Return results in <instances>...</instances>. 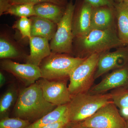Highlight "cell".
I'll return each mask as SVG.
<instances>
[{
	"instance_id": "4",
	"label": "cell",
	"mask_w": 128,
	"mask_h": 128,
	"mask_svg": "<svg viewBox=\"0 0 128 128\" xmlns=\"http://www.w3.org/2000/svg\"><path fill=\"white\" fill-rule=\"evenodd\" d=\"M86 58L52 52L40 65L41 78L48 80H68L73 70Z\"/></svg>"
},
{
	"instance_id": "15",
	"label": "cell",
	"mask_w": 128,
	"mask_h": 128,
	"mask_svg": "<svg viewBox=\"0 0 128 128\" xmlns=\"http://www.w3.org/2000/svg\"><path fill=\"white\" fill-rule=\"evenodd\" d=\"M30 18L32 20L31 36L44 38L50 41L56 32L57 24L37 16H32Z\"/></svg>"
},
{
	"instance_id": "32",
	"label": "cell",
	"mask_w": 128,
	"mask_h": 128,
	"mask_svg": "<svg viewBox=\"0 0 128 128\" xmlns=\"http://www.w3.org/2000/svg\"><path fill=\"white\" fill-rule=\"evenodd\" d=\"M126 124H127V127H126V128H128V121H126Z\"/></svg>"
},
{
	"instance_id": "18",
	"label": "cell",
	"mask_w": 128,
	"mask_h": 128,
	"mask_svg": "<svg viewBox=\"0 0 128 128\" xmlns=\"http://www.w3.org/2000/svg\"><path fill=\"white\" fill-rule=\"evenodd\" d=\"M20 48L8 36L1 34L0 37V59H17L24 57Z\"/></svg>"
},
{
	"instance_id": "1",
	"label": "cell",
	"mask_w": 128,
	"mask_h": 128,
	"mask_svg": "<svg viewBox=\"0 0 128 128\" xmlns=\"http://www.w3.org/2000/svg\"><path fill=\"white\" fill-rule=\"evenodd\" d=\"M126 45L120 39L116 27L106 30H92L85 36L74 38L73 55L87 58L92 54H102L113 48Z\"/></svg>"
},
{
	"instance_id": "28",
	"label": "cell",
	"mask_w": 128,
	"mask_h": 128,
	"mask_svg": "<svg viewBox=\"0 0 128 128\" xmlns=\"http://www.w3.org/2000/svg\"><path fill=\"white\" fill-rule=\"evenodd\" d=\"M12 5L10 0H0V16L4 14Z\"/></svg>"
},
{
	"instance_id": "21",
	"label": "cell",
	"mask_w": 128,
	"mask_h": 128,
	"mask_svg": "<svg viewBox=\"0 0 128 128\" xmlns=\"http://www.w3.org/2000/svg\"><path fill=\"white\" fill-rule=\"evenodd\" d=\"M110 93L112 100L118 108L121 116L128 121V88L114 89Z\"/></svg>"
},
{
	"instance_id": "2",
	"label": "cell",
	"mask_w": 128,
	"mask_h": 128,
	"mask_svg": "<svg viewBox=\"0 0 128 128\" xmlns=\"http://www.w3.org/2000/svg\"><path fill=\"white\" fill-rule=\"evenodd\" d=\"M57 106L50 103L44 97L41 88L36 82L21 89L14 107V117L34 122Z\"/></svg>"
},
{
	"instance_id": "19",
	"label": "cell",
	"mask_w": 128,
	"mask_h": 128,
	"mask_svg": "<svg viewBox=\"0 0 128 128\" xmlns=\"http://www.w3.org/2000/svg\"><path fill=\"white\" fill-rule=\"evenodd\" d=\"M66 119L68 120L67 104L57 106L52 111L30 124L25 128H42L50 124Z\"/></svg>"
},
{
	"instance_id": "8",
	"label": "cell",
	"mask_w": 128,
	"mask_h": 128,
	"mask_svg": "<svg viewBox=\"0 0 128 128\" xmlns=\"http://www.w3.org/2000/svg\"><path fill=\"white\" fill-rule=\"evenodd\" d=\"M67 80H48L41 78L36 82L46 100L57 106L66 105L71 100Z\"/></svg>"
},
{
	"instance_id": "9",
	"label": "cell",
	"mask_w": 128,
	"mask_h": 128,
	"mask_svg": "<svg viewBox=\"0 0 128 128\" xmlns=\"http://www.w3.org/2000/svg\"><path fill=\"white\" fill-rule=\"evenodd\" d=\"M2 70L11 73L28 87L36 82L41 78L39 66L32 64H20L10 59H2L0 61Z\"/></svg>"
},
{
	"instance_id": "6",
	"label": "cell",
	"mask_w": 128,
	"mask_h": 128,
	"mask_svg": "<svg viewBox=\"0 0 128 128\" xmlns=\"http://www.w3.org/2000/svg\"><path fill=\"white\" fill-rule=\"evenodd\" d=\"M74 7L73 0H70L66 6L62 18L57 24L55 34L50 40V44L52 52L73 55L74 37L72 20Z\"/></svg>"
},
{
	"instance_id": "30",
	"label": "cell",
	"mask_w": 128,
	"mask_h": 128,
	"mask_svg": "<svg viewBox=\"0 0 128 128\" xmlns=\"http://www.w3.org/2000/svg\"><path fill=\"white\" fill-rule=\"evenodd\" d=\"M6 77L2 72L0 71V87L1 88L6 84Z\"/></svg>"
},
{
	"instance_id": "10",
	"label": "cell",
	"mask_w": 128,
	"mask_h": 128,
	"mask_svg": "<svg viewBox=\"0 0 128 128\" xmlns=\"http://www.w3.org/2000/svg\"><path fill=\"white\" fill-rule=\"evenodd\" d=\"M128 64V44L116 48L114 51L101 54L95 73V80L108 72Z\"/></svg>"
},
{
	"instance_id": "29",
	"label": "cell",
	"mask_w": 128,
	"mask_h": 128,
	"mask_svg": "<svg viewBox=\"0 0 128 128\" xmlns=\"http://www.w3.org/2000/svg\"><path fill=\"white\" fill-rule=\"evenodd\" d=\"M64 128H89L82 126L81 122L73 123L69 122Z\"/></svg>"
},
{
	"instance_id": "31",
	"label": "cell",
	"mask_w": 128,
	"mask_h": 128,
	"mask_svg": "<svg viewBox=\"0 0 128 128\" xmlns=\"http://www.w3.org/2000/svg\"><path fill=\"white\" fill-rule=\"evenodd\" d=\"M115 2H128V0H114Z\"/></svg>"
},
{
	"instance_id": "3",
	"label": "cell",
	"mask_w": 128,
	"mask_h": 128,
	"mask_svg": "<svg viewBox=\"0 0 128 128\" xmlns=\"http://www.w3.org/2000/svg\"><path fill=\"white\" fill-rule=\"evenodd\" d=\"M112 101L108 93L92 94L81 93L72 96L67 104L68 117L70 122H82L89 118L104 105Z\"/></svg>"
},
{
	"instance_id": "7",
	"label": "cell",
	"mask_w": 128,
	"mask_h": 128,
	"mask_svg": "<svg viewBox=\"0 0 128 128\" xmlns=\"http://www.w3.org/2000/svg\"><path fill=\"white\" fill-rule=\"evenodd\" d=\"M89 128H126V121L112 101L104 105L93 115L81 122Z\"/></svg>"
},
{
	"instance_id": "16",
	"label": "cell",
	"mask_w": 128,
	"mask_h": 128,
	"mask_svg": "<svg viewBox=\"0 0 128 128\" xmlns=\"http://www.w3.org/2000/svg\"><path fill=\"white\" fill-rule=\"evenodd\" d=\"M114 7L118 35L123 43L128 44V2H115Z\"/></svg>"
},
{
	"instance_id": "13",
	"label": "cell",
	"mask_w": 128,
	"mask_h": 128,
	"mask_svg": "<svg viewBox=\"0 0 128 128\" xmlns=\"http://www.w3.org/2000/svg\"><path fill=\"white\" fill-rule=\"evenodd\" d=\"M116 27L114 6L92 7L91 30H106Z\"/></svg>"
},
{
	"instance_id": "12",
	"label": "cell",
	"mask_w": 128,
	"mask_h": 128,
	"mask_svg": "<svg viewBox=\"0 0 128 128\" xmlns=\"http://www.w3.org/2000/svg\"><path fill=\"white\" fill-rule=\"evenodd\" d=\"M123 88H128V64L107 74L88 92L92 94H104L110 90Z\"/></svg>"
},
{
	"instance_id": "27",
	"label": "cell",
	"mask_w": 128,
	"mask_h": 128,
	"mask_svg": "<svg viewBox=\"0 0 128 128\" xmlns=\"http://www.w3.org/2000/svg\"><path fill=\"white\" fill-rule=\"evenodd\" d=\"M69 122L68 119L60 120L50 124L42 128H64Z\"/></svg>"
},
{
	"instance_id": "22",
	"label": "cell",
	"mask_w": 128,
	"mask_h": 128,
	"mask_svg": "<svg viewBox=\"0 0 128 128\" xmlns=\"http://www.w3.org/2000/svg\"><path fill=\"white\" fill-rule=\"evenodd\" d=\"M34 6L31 3L12 5L4 14H10L19 18L31 17L36 16Z\"/></svg>"
},
{
	"instance_id": "11",
	"label": "cell",
	"mask_w": 128,
	"mask_h": 128,
	"mask_svg": "<svg viewBox=\"0 0 128 128\" xmlns=\"http://www.w3.org/2000/svg\"><path fill=\"white\" fill-rule=\"evenodd\" d=\"M72 20L74 38H80L91 31L92 6L85 0H76Z\"/></svg>"
},
{
	"instance_id": "17",
	"label": "cell",
	"mask_w": 128,
	"mask_h": 128,
	"mask_svg": "<svg viewBox=\"0 0 128 128\" xmlns=\"http://www.w3.org/2000/svg\"><path fill=\"white\" fill-rule=\"evenodd\" d=\"M66 8L50 2H42L34 6L36 16L48 19L57 25L62 18Z\"/></svg>"
},
{
	"instance_id": "26",
	"label": "cell",
	"mask_w": 128,
	"mask_h": 128,
	"mask_svg": "<svg viewBox=\"0 0 128 128\" xmlns=\"http://www.w3.org/2000/svg\"><path fill=\"white\" fill-rule=\"evenodd\" d=\"M89 3L92 7H98L103 6H114V0H85Z\"/></svg>"
},
{
	"instance_id": "24",
	"label": "cell",
	"mask_w": 128,
	"mask_h": 128,
	"mask_svg": "<svg viewBox=\"0 0 128 128\" xmlns=\"http://www.w3.org/2000/svg\"><path fill=\"white\" fill-rule=\"evenodd\" d=\"M31 123L20 118L6 117L0 120V128H25Z\"/></svg>"
},
{
	"instance_id": "20",
	"label": "cell",
	"mask_w": 128,
	"mask_h": 128,
	"mask_svg": "<svg viewBox=\"0 0 128 128\" xmlns=\"http://www.w3.org/2000/svg\"><path fill=\"white\" fill-rule=\"evenodd\" d=\"M19 91L14 84L9 85L0 98V119L9 117V113L16 105Z\"/></svg>"
},
{
	"instance_id": "23",
	"label": "cell",
	"mask_w": 128,
	"mask_h": 128,
	"mask_svg": "<svg viewBox=\"0 0 128 128\" xmlns=\"http://www.w3.org/2000/svg\"><path fill=\"white\" fill-rule=\"evenodd\" d=\"M12 28L19 31L22 38H28L30 39L31 36L32 20L28 18L21 17L14 24Z\"/></svg>"
},
{
	"instance_id": "14",
	"label": "cell",
	"mask_w": 128,
	"mask_h": 128,
	"mask_svg": "<svg viewBox=\"0 0 128 128\" xmlns=\"http://www.w3.org/2000/svg\"><path fill=\"white\" fill-rule=\"evenodd\" d=\"M29 39L30 54L26 56L25 62L27 64L39 66L43 60L52 53L49 40L39 37H32Z\"/></svg>"
},
{
	"instance_id": "5",
	"label": "cell",
	"mask_w": 128,
	"mask_h": 128,
	"mask_svg": "<svg viewBox=\"0 0 128 128\" xmlns=\"http://www.w3.org/2000/svg\"><path fill=\"white\" fill-rule=\"evenodd\" d=\"M101 54H92L85 59L72 72L68 86L72 96L87 93L93 86L95 73Z\"/></svg>"
},
{
	"instance_id": "25",
	"label": "cell",
	"mask_w": 128,
	"mask_h": 128,
	"mask_svg": "<svg viewBox=\"0 0 128 128\" xmlns=\"http://www.w3.org/2000/svg\"><path fill=\"white\" fill-rule=\"evenodd\" d=\"M11 4L31 3L35 5L42 2H50L60 6L66 7L68 2L67 0H10Z\"/></svg>"
}]
</instances>
